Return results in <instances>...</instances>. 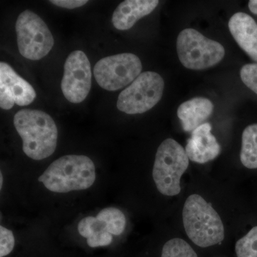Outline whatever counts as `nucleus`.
<instances>
[{"label":"nucleus","mask_w":257,"mask_h":257,"mask_svg":"<svg viewBox=\"0 0 257 257\" xmlns=\"http://www.w3.org/2000/svg\"><path fill=\"white\" fill-rule=\"evenodd\" d=\"M14 125L23 141V151L35 160L50 157L57 147L58 130L45 111L23 109L14 116Z\"/></svg>","instance_id":"f257e3e1"},{"label":"nucleus","mask_w":257,"mask_h":257,"mask_svg":"<svg viewBox=\"0 0 257 257\" xmlns=\"http://www.w3.org/2000/svg\"><path fill=\"white\" fill-rule=\"evenodd\" d=\"M95 179V167L90 158L66 155L52 162L38 180L51 192L66 193L89 188Z\"/></svg>","instance_id":"f03ea898"},{"label":"nucleus","mask_w":257,"mask_h":257,"mask_svg":"<svg viewBox=\"0 0 257 257\" xmlns=\"http://www.w3.org/2000/svg\"><path fill=\"white\" fill-rule=\"evenodd\" d=\"M182 218L186 233L200 247H209L224 239L220 216L210 204L198 194L189 196L184 204Z\"/></svg>","instance_id":"7ed1b4c3"},{"label":"nucleus","mask_w":257,"mask_h":257,"mask_svg":"<svg viewBox=\"0 0 257 257\" xmlns=\"http://www.w3.org/2000/svg\"><path fill=\"white\" fill-rule=\"evenodd\" d=\"M189 166V158L182 146L167 139L158 150L154 165V181L161 194L172 197L181 192V178Z\"/></svg>","instance_id":"20e7f679"},{"label":"nucleus","mask_w":257,"mask_h":257,"mask_svg":"<svg viewBox=\"0 0 257 257\" xmlns=\"http://www.w3.org/2000/svg\"><path fill=\"white\" fill-rule=\"evenodd\" d=\"M179 60L186 68L201 70L219 63L225 55L224 47L194 29H186L177 37Z\"/></svg>","instance_id":"39448f33"},{"label":"nucleus","mask_w":257,"mask_h":257,"mask_svg":"<svg viewBox=\"0 0 257 257\" xmlns=\"http://www.w3.org/2000/svg\"><path fill=\"white\" fill-rule=\"evenodd\" d=\"M15 28L20 53L28 60H41L54 46L55 40L46 23L30 10L19 15Z\"/></svg>","instance_id":"423d86ee"},{"label":"nucleus","mask_w":257,"mask_h":257,"mask_svg":"<svg viewBox=\"0 0 257 257\" xmlns=\"http://www.w3.org/2000/svg\"><path fill=\"white\" fill-rule=\"evenodd\" d=\"M165 82L160 74L145 72L118 96V109L128 114H142L150 110L162 99Z\"/></svg>","instance_id":"0eeeda50"},{"label":"nucleus","mask_w":257,"mask_h":257,"mask_svg":"<svg viewBox=\"0 0 257 257\" xmlns=\"http://www.w3.org/2000/svg\"><path fill=\"white\" fill-rule=\"evenodd\" d=\"M143 66L138 56L131 53L109 56L94 66L96 82L108 91L119 90L133 82L141 74Z\"/></svg>","instance_id":"6e6552de"},{"label":"nucleus","mask_w":257,"mask_h":257,"mask_svg":"<svg viewBox=\"0 0 257 257\" xmlns=\"http://www.w3.org/2000/svg\"><path fill=\"white\" fill-rule=\"evenodd\" d=\"M61 89L70 102L79 104L87 98L92 87V71L89 59L81 50L72 52L64 66Z\"/></svg>","instance_id":"1a4fd4ad"},{"label":"nucleus","mask_w":257,"mask_h":257,"mask_svg":"<svg viewBox=\"0 0 257 257\" xmlns=\"http://www.w3.org/2000/svg\"><path fill=\"white\" fill-rule=\"evenodd\" d=\"M37 94L30 83L19 76L13 67L0 62V107L5 110L15 104L27 106L36 98Z\"/></svg>","instance_id":"9d476101"},{"label":"nucleus","mask_w":257,"mask_h":257,"mask_svg":"<svg viewBox=\"0 0 257 257\" xmlns=\"http://www.w3.org/2000/svg\"><path fill=\"white\" fill-rule=\"evenodd\" d=\"M211 131V124L204 123L192 132L185 149L189 160L204 164L214 160L220 154V145Z\"/></svg>","instance_id":"9b49d317"},{"label":"nucleus","mask_w":257,"mask_h":257,"mask_svg":"<svg viewBox=\"0 0 257 257\" xmlns=\"http://www.w3.org/2000/svg\"><path fill=\"white\" fill-rule=\"evenodd\" d=\"M229 31L239 46L257 62V24L251 16L236 13L229 22Z\"/></svg>","instance_id":"f8f14e48"},{"label":"nucleus","mask_w":257,"mask_h":257,"mask_svg":"<svg viewBox=\"0 0 257 257\" xmlns=\"http://www.w3.org/2000/svg\"><path fill=\"white\" fill-rule=\"evenodd\" d=\"M158 0H126L113 13L111 22L115 28L127 30L139 20L147 16L158 6Z\"/></svg>","instance_id":"ddd939ff"},{"label":"nucleus","mask_w":257,"mask_h":257,"mask_svg":"<svg viewBox=\"0 0 257 257\" xmlns=\"http://www.w3.org/2000/svg\"><path fill=\"white\" fill-rule=\"evenodd\" d=\"M214 105L209 99L194 98L182 103L177 110V116L185 132H193L204 124L212 114Z\"/></svg>","instance_id":"4468645a"},{"label":"nucleus","mask_w":257,"mask_h":257,"mask_svg":"<svg viewBox=\"0 0 257 257\" xmlns=\"http://www.w3.org/2000/svg\"><path fill=\"white\" fill-rule=\"evenodd\" d=\"M240 160L246 168L257 169V124L243 130Z\"/></svg>","instance_id":"2eb2a0df"},{"label":"nucleus","mask_w":257,"mask_h":257,"mask_svg":"<svg viewBox=\"0 0 257 257\" xmlns=\"http://www.w3.org/2000/svg\"><path fill=\"white\" fill-rule=\"evenodd\" d=\"M96 219L104 221L106 231L116 236L121 234L126 226L124 214L119 209L114 207L102 209L96 216Z\"/></svg>","instance_id":"dca6fc26"},{"label":"nucleus","mask_w":257,"mask_h":257,"mask_svg":"<svg viewBox=\"0 0 257 257\" xmlns=\"http://www.w3.org/2000/svg\"><path fill=\"white\" fill-rule=\"evenodd\" d=\"M162 257H198L192 246L184 240L175 238L164 245Z\"/></svg>","instance_id":"f3484780"},{"label":"nucleus","mask_w":257,"mask_h":257,"mask_svg":"<svg viewBox=\"0 0 257 257\" xmlns=\"http://www.w3.org/2000/svg\"><path fill=\"white\" fill-rule=\"evenodd\" d=\"M235 251L237 257H257V226L236 241Z\"/></svg>","instance_id":"a211bd4d"},{"label":"nucleus","mask_w":257,"mask_h":257,"mask_svg":"<svg viewBox=\"0 0 257 257\" xmlns=\"http://www.w3.org/2000/svg\"><path fill=\"white\" fill-rule=\"evenodd\" d=\"M78 231L79 234L88 239L96 232L106 231V224L104 221L96 219V217L87 216L79 221Z\"/></svg>","instance_id":"6ab92c4d"},{"label":"nucleus","mask_w":257,"mask_h":257,"mask_svg":"<svg viewBox=\"0 0 257 257\" xmlns=\"http://www.w3.org/2000/svg\"><path fill=\"white\" fill-rule=\"evenodd\" d=\"M240 76L243 84L257 94V63L243 66Z\"/></svg>","instance_id":"aec40b11"},{"label":"nucleus","mask_w":257,"mask_h":257,"mask_svg":"<svg viewBox=\"0 0 257 257\" xmlns=\"http://www.w3.org/2000/svg\"><path fill=\"white\" fill-rule=\"evenodd\" d=\"M15 240L12 231L0 226V257H4L13 251Z\"/></svg>","instance_id":"412c9836"},{"label":"nucleus","mask_w":257,"mask_h":257,"mask_svg":"<svg viewBox=\"0 0 257 257\" xmlns=\"http://www.w3.org/2000/svg\"><path fill=\"white\" fill-rule=\"evenodd\" d=\"M112 236L107 231L96 232L87 239V243L90 247L108 246L112 242Z\"/></svg>","instance_id":"4be33fe9"},{"label":"nucleus","mask_w":257,"mask_h":257,"mask_svg":"<svg viewBox=\"0 0 257 257\" xmlns=\"http://www.w3.org/2000/svg\"><path fill=\"white\" fill-rule=\"evenodd\" d=\"M50 3L65 9H75L84 6L88 3L87 0H52Z\"/></svg>","instance_id":"5701e85b"},{"label":"nucleus","mask_w":257,"mask_h":257,"mask_svg":"<svg viewBox=\"0 0 257 257\" xmlns=\"http://www.w3.org/2000/svg\"><path fill=\"white\" fill-rule=\"evenodd\" d=\"M248 8L251 13L257 15V0H251L248 2Z\"/></svg>","instance_id":"b1692460"},{"label":"nucleus","mask_w":257,"mask_h":257,"mask_svg":"<svg viewBox=\"0 0 257 257\" xmlns=\"http://www.w3.org/2000/svg\"><path fill=\"white\" fill-rule=\"evenodd\" d=\"M0 177H1V179H0V188H2V187H3V175L1 174V176H0Z\"/></svg>","instance_id":"393cba45"}]
</instances>
